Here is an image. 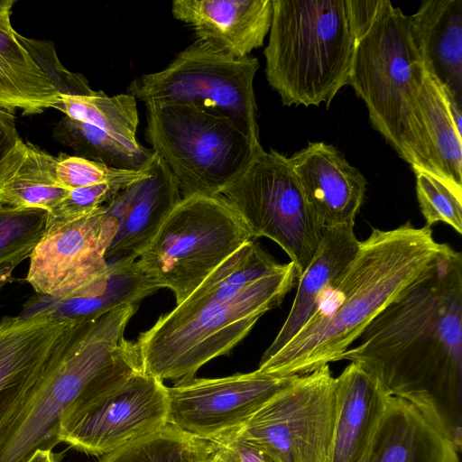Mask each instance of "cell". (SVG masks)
<instances>
[{"instance_id": "cell-17", "label": "cell", "mask_w": 462, "mask_h": 462, "mask_svg": "<svg viewBox=\"0 0 462 462\" xmlns=\"http://www.w3.org/2000/svg\"><path fill=\"white\" fill-rule=\"evenodd\" d=\"M304 197L324 227L355 225L366 180L331 144L310 143L288 158Z\"/></svg>"}, {"instance_id": "cell-4", "label": "cell", "mask_w": 462, "mask_h": 462, "mask_svg": "<svg viewBox=\"0 0 462 462\" xmlns=\"http://www.w3.org/2000/svg\"><path fill=\"white\" fill-rule=\"evenodd\" d=\"M137 303L82 319L57 350L36 391L0 434V462H26L59 443L65 411L91 387L119 383L141 370L134 344L125 338Z\"/></svg>"}, {"instance_id": "cell-21", "label": "cell", "mask_w": 462, "mask_h": 462, "mask_svg": "<svg viewBox=\"0 0 462 462\" xmlns=\"http://www.w3.org/2000/svg\"><path fill=\"white\" fill-rule=\"evenodd\" d=\"M427 73L462 107V0H427L409 16Z\"/></svg>"}, {"instance_id": "cell-25", "label": "cell", "mask_w": 462, "mask_h": 462, "mask_svg": "<svg viewBox=\"0 0 462 462\" xmlns=\"http://www.w3.org/2000/svg\"><path fill=\"white\" fill-rule=\"evenodd\" d=\"M419 107L426 148V172L462 193V134L456 128L441 86L425 70Z\"/></svg>"}, {"instance_id": "cell-33", "label": "cell", "mask_w": 462, "mask_h": 462, "mask_svg": "<svg viewBox=\"0 0 462 462\" xmlns=\"http://www.w3.org/2000/svg\"><path fill=\"white\" fill-rule=\"evenodd\" d=\"M134 181H110L70 189L48 212L47 224L67 222L85 217L106 204L117 192Z\"/></svg>"}, {"instance_id": "cell-13", "label": "cell", "mask_w": 462, "mask_h": 462, "mask_svg": "<svg viewBox=\"0 0 462 462\" xmlns=\"http://www.w3.org/2000/svg\"><path fill=\"white\" fill-rule=\"evenodd\" d=\"M297 376H275L257 369L221 378L178 381L167 387L168 423L199 439L218 442L240 430Z\"/></svg>"}, {"instance_id": "cell-39", "label": "cell", "mask_w": 462, "mask_h": 462, "mask_svg": "<svg viewBox=\"0 0 462 462\" xmlns=\"http://www.w3.org/2000/svg\"><path fill=\"white\" fill-rule=\"evenodd\" d=\"M26 462H57V460L51 449H38Z\"/></svg>"}, {"instance_id": "cell-16", "label": "cell", "mask_w": 462, "mask_h": 462, "mask_svg": "<svg viewBox=\"0 0 462 462\" xmlns=\"http://www.w3.org/2000/svg\"><path fill=\"white\" fill-rule=\"evenodd\" d=\"M181 198L174 176L153 152L148 173L102 206L104 226L110 236L106 262L136 259Z\"/></svg>"}, {"instance_id": "cell-36", "label": "cell", "mask_w": 462, "mask_h": 462, "mask_svg": "<svg viewBox=\"0 0 462 462\" xmlns=\"http://www.w3.org/2000/svg\"><path fill=\"white\" fill-rule=\"evenodd\" d=\"M20 140L13 112L0 106V171Z\"/></svg>"}, {"instance_id": "cell-1", "label": "cell", "mask_w": 462, "mask_h": 462, "mask_svg": "<svg viewBox=\"0 0 462 462\" xmlns=\"http://www.w3.org/2000/svg\"><path fill=\"white\" fill-rule=\"evenodd\" d=\"M340 360L362 365L462 446V254L445 244L427 273L387 305Z\"/></svg>"}, {"instance_id": "cell-32", "label": "cell", "mask_w": 462, "mask_h": 462, "mask_svg": "<svg viewBox=\"0 0 462 462\" xmlns=\"http://www.w3.org/2000/svg\"><path fill=\"white\" fill-rule=\"evenodd\" d=\"M16 37L51 80L59 96H89L95 93L88 79L79 73L69 71L60 61L52 42Z\"/></svg>"}, {"instance_id": "cell-2", "label": "cell", "mask_w": 462, "mask_h": 462, "mask_svg": "<svg viewBox=\"0 0 462 462\" xmlns=\"http://www.w3.org/2000/svg\"><path fill=\"white\" fill-rule=\"evenodd\" d=\"M297 278L250 240L180 304L134 341L140 369L159 380H188L228 354L267 311L279 307Z\"/></svg>"}, {"instance_id": "cell-28", "label": "cell", "mask_w": 462, "mask_h": 462, "mask_svg": "<svg viewBox=\"0 0 462 462\" xmlns=\"http://www.w3.org/2000/svg\"><path fill=\"white\" fill-rule=\"evenodd\" d=\"M56 106L66 116L95 125L109 134L136 140L139 124L136 99L125 93L112 97L103 91L89 96H60Z\"/></svg>"}, {"instance_id": "cell-30", "label": "cell", "mask_w": 462, "mask_h": 462, "mask_svg": "<svg viewBox=\"0 0 462 462\" xmlns=\"http://www.w3.org/2000/svg\"><path fill=\"white\" fill-rule=\"evenodd\" d=\"M416 194L426 226L445 223L458 234L462 233V193L441 179L418 168Z\"/></svg>"}, {"instance_id": "cell-18", "label": "cell", "mask_w": 462, "mask_h": 462, "mask_svg": "<svg viewBox=\"0 0 462 462\" xmlns=\"http://www.w3.org/2000/svg\"><path fill=\"white\" fill-rule=\"evenodd\" d=\"M171 13L194 31L199 42L242 59L263 46L273 5L272 0H175Z\"/></svg>"}, {"instance_id": "cell-37", "label": "cell", "mask_w": 462, "mask_h": 462, "mask_svg": "<svg viewBox=\"0 0 462 462\" xmlns=\"http://www.w3.org/2000/svg\"><path fill=\"white\" fill-rule=\"evenodd\" d=\"M206 462H237V459L233 452L225 445L213 442L211 451Z\"/></svg>"}, {"instance_id": "cell-26", "label": "cell", "mask_w": 462, "mask_h": 462, "mask_svg": "<svg viewBox=\"0 0 462 462\" xmlns=\"http://www.w3.org/2000/svg\"><path fill=\"white\" fill-rule=\"evenodd\" d=\"M53 137L72 148L77 156L124 171H143L153 151L137 141L109 134L95 125L63 116L53 127Z\"/></svg>"}, {"instance_id": "cell-8", "label": "cell", "mask_w": 462, "mask_h": 462, "mask_svg": "<svg viewBox=\"0 0 462 462\" xmlns=\"http://www.w3.org/2000/svg\"><path fill=\"white\" fill-rule=\"evenodd\" d=\"M254 240L219 196L181 198L137 257L158 289L171 290L176 305L241 246Z\"/></svg>"}, {"instance_id": "cell-27", "label": "cell", "mask_w": 462, "mask_h": 462, "mask_svg": "<svg viewBox=\"0 0 462 462\" xmlns=\"http://www.w3.org/2000/svg\"><path fill=\"white\" fill-rule=\"evenodd\" d=\"M212 446V441L167 424L103 455L99 462H206Z\"/></svg>"}, {"instance_id": "cell-29", "label": "cell", "mask_w": 462, "mask_h": 462, "mask_svg": "<svg viewBox=\"0 0 462 462\" xmlns=\"http://www.w3.org/2000/svg\"><path fill=\"white\" fill-rule=\"evenodd\" d=\"M48 211L0 204V265L20 263L46 232Z\"/></svg>"}, {"instance_id": "cell-35", "label": "cell", "mask_w": 462, "mask_h": 462, "mask_svg": "<svg viewBox=\"0 0 462 462\" xmlns=\"http://www.w3.org/2000/svg\"><path fill=\"white\" fill-rule=\"evenodd\" d=\"M217 443L228 448L236 457L237 462H278L259 445L236 432Z\"/></svg>"}, {"instance_id": "cell-14", "label": "cell", "mask_w": 462, "mask_h": 462, "mask_svg": "<svg viewBox=\"0 0 462 462\" xmlns=\"http://www.w3.org/2000/svg\"><path fill=\"white\" fill-rule=\"evenodd\" d=\"M108 244L102 207L75 220L47 224L30 254L26 281L40 295L80 299L106 272Z\"/></svg>"}, {"instance_id": "cell-22", "label": "cell", "mask_w": 462, "mask_h": 462, "mask_svg": "<svg viewBox=\"0 0 462 462\" xmlns=\"http://www.w3.org/2000/svg\"><path fill=\"white\" fill-rule=\"evenodd\" d=\"M359 244L354 225L325 227L314 257L298 278L296 295L288 316L261 359L280 350L313 316L325 294L354 258Z\"/></svg>"}, {"instance_id": "cell-6", "label": "cell", "mask_w": 462, "mask_h": 462, "mask_svg": "<svg viewBox=\"0 0 462 462\" xmlns=\"http://www.w3.org/2000/svg\"><path fill=\"white\" fill-rule=\"evenodd\" d=\"M425 68L409 16L387 0L356 42L348 84L374 128L411 168L426 171L419 92Z\"/></svg>"}, {"instance_id": "cell-10", "label": "cell", "mask_w": 462, "mask_h": 462, "mask_svg": "<svg viewBox=\"0 0 462 462\" xmlns=\"http://www.w3.org/2000/svg\"><path fill=\"white\" fill-rule=\"evenodd\" d=\"M218 196L242 219L253 239L275 242L291 258L297 278L303 273L325 227L309 206L286 156L263 150Z\"/></svg>"}, {"instance_id": "cell-15", "label": "cell", "mask_w": 462, "mask_h": 462, "mask_svg": "<svg viewBox=\"0 0 462 462\" xmlns=\"http://www.w3.org/2000/svg\"><path fill=\"white\" fill-rule=\"evenodd\" d=\"M79 319L52 309L0 321V434L26 405Z\"/></svg>"}, {"instance_id": "cell-34", "label": "cell", "mask_w": 462, "mask_h": 462, "mask_svg": "<svg viewBox=\"0 0 462 462\" xmlns=\"http://www.w3.org/2000/svg\"><path fill=\"white\" fill-rule=\"evenodd\" d=\"M387 0H347L350 24L358 40L369 28Z\"/></svg>"}, {"instance_id": "cell-20", "label": "cell", "mask_w": 462, "mask_h": 462, "mask_svg": "<svg viewBox=\"0 0 462 462\" xmlns=\"http://www.w3.org/2000/svg\"><path fill=\"white\" fill-rule=\"evenodd\" d=\"M360 462H459L458 452L414 405L390 396Z\"/></svg>"}, {"instance_id": "cell-11", "label": "cell", "mask_w": 462, "mask_h": 462, "mask_svg": "<svg viewBox=\"0 0 462 462\" xmlns=\"http://www.w3.org/2000/svg\"><path fill=\"white\" fill-rule=\"evenodd\" d=\"M335 420V377L327 365L298 375L236 433L278 462H330Z\"/></svg>"}, {"instance_id": "cell-9", "label": "cell", "mask_w": 462, "mask_h": 462, "mask_svg": "<svg viewBox=\"0 0 462 462\" xmlns=\"http://www.w3.org/2000/svg\"><path fill=\"white\" fill-rule=\"evenodd\" d=\"M258 68L254 57L236 59L196 41L163 69L134 79L126 93L144 104H189L225 116L261 144L254 91Z\"/></svg>"}, {"instance_id": "cell-24", "label": "cell", "mask_w": 462, "mask_h": 462, "mask_svg": "<svg viewBox=\"0 0 462 462\" xmlns=\"http://www.w3.org/2000/svg\"><path fill=\"white\" fill-rule=\"evenodd\" d=\"M57 162L21 139L0 171V204L50 212L69 192L58 182Z\"/></svg>"}, {"instance_id": "cell-7", "label": "cell", "mask_w": 462, "mask_h": 462, "mask_svg": "<svg viewBox=\"0 0 462 462\" xmlns=\"http://www.w3.org/2000/svg\"><path fill=\"white\" fill-rule=\"evenodd\" d=\"M151 149L174 176L182 198L218 196L263 149L228 118L180 103H147Z\"/></svg>"}, {"instance_id": "cell-12", "label": "cell", "mask_w": 462, "mask_h": 462, "mask_svg": "<svg viewBox=\"0 0 462 462\" xmlns=\"http://www.w3.org/2000/svg\"><path fill=\"white\" fill-rule=\"evenodd\" d=\"M167 386L139 370L110 390L73 402L60 420L59 441L106 455L168 423Z\"/></svg>"}, {"instance_id": "cell-19", "label": "cell", "mask_w": 462, "mask_h": 462, "mask_svg": "<svg viewBox=\"0 0 462 462\" xmlns=\"http://www.w3.org/2000/svg\"><path fill=\"white\" fill-rule=\"evenodd\" d=\"M336 420L330 462H360L391 396L357 363L335 378Z\"/></svg>"}, {"instance_id": "cell-38", "label": "cell", "mask_w": 462, "mask_h": 462, "mask_svg": "<svg viewBox=\"0 0 462 462\" xmlns=\"http://www.w3.org/2000/svg\"><path fill=\"white\" fill-rule=\"evenodd\" d=\"M18 264L17 263H12L0 265V290L14 280L13 272Z\"/></svg>"}, {"instance_id": "cell-3", "label": "cell", "mask_w": 462, "mask_h": 462, "mask_svg": "<svg viewBox=\"0 0 462 462\" xmlns=\"http://www.w3.org/2000/svg\"><path fill=\"white\" fill-rule=\"evenodd\" d=\"M444 246L426 225L373 228L313 316L280 350L261 359L258 370L303 375L339 361L372 320L427 273Z\"/></svg>"}, {"instance_id": "cell-31", "label": "cell", "mask_w": 462, "mask_h": 462, "mask_svg": "<svg viewBox=\"0 0 462 462\" xmlns=\"http://www.w3.org/2000/svg\"><path fill=\"white\" fill-rule=\"evenodd\" d=\"M57 159L58 182L69 190L110 181H134L144 177L148 173L150 166L149 164L143 171H124L113 169L77 155L69 156L61 153Z\"/></svg>"}, {"instance_id": "cell-5", "label": "cell", "mask_w": 462, "mask_h": 462, "mask_svg": "<svg viewBox=\"0 0 462 462\" xmlns=\"http://www.w3.org/2000/svg\"><path fill=\"white\" fill-rule=\"evenodd\" d=\"M265 75L283 106H329L356 48L347 0H272Z\"/></svg>"}, {"instance_id": "cell-23", "label": "cell", "mask_w": 462, "mask_h": 462, "mask_svg": "<svg viewBox=\"0 0 462 462\" xmlns=\"http://www.w3.org/2000/svg\"><path fill=\"white\" fill-rule=\"evenodd\" d=\"M60 103L58 91L16 37L9 22H0V106L34 115Z\"/></svg>"}]
</instances>
